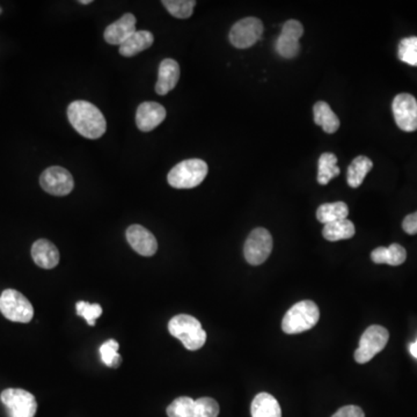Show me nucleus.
Returning a JSON list of instances; mask_svg holds the SVG:
<instances>
[{
  "label": "nucleus",
  "mask_w": 417,
  "mask_h": 417,
  "mask_svg": "<svg viewBox=\"0 0 417 417\" xmlns=\"http://www.w3.org/2000/svg\"><path fill=\"white\" fill-rule=\"evenodd\" d=\"M68 118L74 130L86 139H100L107 130L104 114L91 102L84 100L72 102L68 108Z\"/></svg>",
  "instance_id": "obj_1"
},
{
  "label": "nucleus",
  "mask_w": 417,
  "mask_h": 417,
  "mask_svg": "<svg viewBox=\"0 0 417 417\" xmlns=\"http://www.w3.org/2000/svg\"><path fill=\"white\" fill-rule=\"evenodd\" d=\"M169 333L181 341L190 351L201 349L206 344V333L199 320L188 314H178L169 323Z\"/></svg>",
  "instance_id": "obj_2"
},
{
  "label": "nucleus",
  "mask_w": 417,
  "mask_h": 417,
  "mask_svg": "<svg viewBox=\"0 0 417 417\" xmlns=\"http://www.w3.org/2000/svg\"><path fill=\"white\" fill-rule=\"evenodd\" d=\"M320 311L316 303L303 300L295 304L283 318L282 330L284 333L300 334L312 330L319 321Z\"/></svg>",
  "instance_id": "obj_3"
},
{
  "label": "nucleus",
  "mask_w": 417,
  "mask_h": 417,
  "mask_svg": "<svg viewBox=\"0 0 417 417\" xmlns=\"http://www.w3.org/2000/svg\"><path fill=\"white\" fill-rule=\"evenodd\" d=\"M208 167L201 159H188L171 169L167 181L173 188L192 189L201 185L208 175Z\"/></svg>",
  "instance_id": "obj_4"
},
{
  "label": "nucleus",
  "mask_w": 417,
  "mask_h": 417,
  "mask_svg": "<svg viewBox=\"0 0 417 417\" xmlns=\"http://www.w3.org/2000/svg\"><path fill=\"white\" fill-rule=\"evenodd\" d=\"M0 312L12 323H31L34 309L31 302L17 290L7 289L0 295Z\"/></svg>",
  "instance_id": "obj_5"
},
{
  "label": "nucleus",
  "mask_w": 417,
  "mask_h": 417,
  "mask_svg": "<svg viewBox=\"0 0 417 417\" xmlns=\"http://www.w3.org/2000/svg\"><path fill=\"white\" fill-rule=\"evenodd\" d=\"M388 339L390 334L385 327L378 325L369 327L360 337V347L355 351V360L360 364L370 362L386 347Z\"/></svg>",
  "instance_id": "obj_6"
},
{
  "label": "nucleus",
  "mask_w": 417,
  "mask_h": 417,
  "mask_svg": "<svg viewBox=\"0 0 417 417\" xmlns=\"http://www.w3.org/2000/svg\"><path fill=\"white\" fill-rule=\"evenodd\" d=\"M0 400L6 407L8 417H34L36 414V399L27 390L7 388L0 394Z\"/></svg>",
  "instance_id": "obj_7"
},
{
  "label": "nucleus",
  "mask_w": 417,
  "mask_h": 417,
  "mask_svg": "<svg viewBox=\"0 0 417 417\" xmlns=\"http://www.w3.org/2000/svg\"><path fill=\"white\" fill-rule=\"evenodd\" d=\"M273 250V236L263 227L253 229L246 240L243 247L245 259L252 266H260L266 262Z\"/></svg>",
  "instance_id": "obj_8"
},
{
  "label": "nucleus",
  "mask_w": 417,
  "mask_h": 417,
  "mask_svg": "<svg viewBox=\"0 0 417 417\" xmlns=\"http://www.w3.org/2000/svg\"><path fill=\"white\" fill-rule=\"evenodd\" d=\"M262 21L257 17H245L234 24L229 31V42L238 49H247L262 37Z\"/></svg>",
  "instance_id": "obj_9"
},
{
  "label": "nucleus",
  "mask_w": 417,
  "mask_h": 417,
  "mask_svg": "<svg viewBox=\"0 0 417 417\" xmlns=\"http://www.w3.org/2000/svg\"><path fill=\"white\" fill-rule=\"evenodd\" d=\"M40 185L50 195L66 196L73 190V176L68 169L52 166L41 174Z\"/></svg>",
  "instance_id": "obj_10"
},
{
  "label": "nucleus",
  "mask_w": 417,
  "mask_h": 417,
  "mask_svg": "<svg viewBox=\"0 0 417 417\" xmlns=\"http://www.w3.org/2000/svg\"><path fill=\"white\" fill-rule=\"evenodd\" d=\"M394 120L401 130L413 132L417 130V101L413 95L402 93L394 98L392 104Z\"/></svg>",
  "instance_id": "obj_11"
},
{
  "label": "nucleus",
  "mask_w": 417,
  "mask_h": 417,
  "mask_svg": "<svg viewBox=\"0 0 417 417\" xmlns=\"http://www.w3.org/2000/svg\"><path fill=\"white\" fill-rule=\"evenodd\" d=\"M304 27L299 21H286L282 28V33L277 38L275 49L283 58H295L300 51L299 38L303 36Z\"/></svg>",
  "instance_id": "obj_12"
},
{
  "label": "nucleus",
  "mask_w": 417,
  "mask_h": 417,
  "mask_svg": "<svg viewBox=\"0 0 417 417\" xmlns=\"http://www.w3.org/2000/svg\"><path fill=\"white\" fill-rule=\"evenodd\" d=\"M166 109L158 102H143L137 108L136 123L143 132H152L165 121Z\"/></svg>",
  "instance_id": "obj_13"
},
{
  "label": "nucleus",
  "mask_w": 417,
  "mask_h": 417,
  "mask_svg": "<svg viewBox=\"0 0 417 417\" xmlns=\"http://www.w3.org/2000/svg\"><path fill=\"white\" fill-rule=\"evenodd\" d=\"M127 240L135 252L141 256L155 255L158 250L155 236L144 226L132 225L127 229Z\"/></svg>",
  "instance_id": "obj_14"
},
{
  "label": "nucleus",
  "mask_w": 417,
  "mask_h": 417,
  "mask_svg": "<svg viewBox=\"0 0 417 417\" xmlns=\"http://www.w3.org/2000/svg\"><path fill=\"white\" fill-rule=\"evenodd\" d=\"M135 15L125 13L121 19L109 24L104 31V40L113 45H121L136 31Z\"/></svg>",
  "instance_id": "obj_15"
},
{
  "label": "nucleus",
  "mask_w": 417,
  "mask_h": 417,
  "mask_svg": "<svg viewBox=\"0 0 417 417\" xmlns=\"http://www.w3.org/2000/svg\"><path fill=\"white\" fill-rule=\"evenodd\" d=\"M31 257L35 264L43 269H52L59 263L57 247L47 239H38L33 243Z\"/></svg>",
  "instance_id": "obj_16"
},
{
  "label": "nucleus",
  "mask_w": 417,
  "mask_h": 417,
  "mask_svg": "<svg viewBox=\"0 0 417 417\" xmlns=\"http://www.w3.org/2000/svg\"><path fill=\"white\" fill-rule=\"evenodd\" d=\"M180 79V66L178 62L166 58L159 65L158 81L155 84V92L159 95H166L172 91Z\"/></svg>",
  "instance_id": "obj_17"
},
{
  "label": "nucleus",
  "mask_w": 417,
  "mask_h": 417,
  "mask_svg": "<svg viewBox=\"0 0 417 417\" xmlns=\"http://www.w3.org/2000/svg\"><path fill=\"white\" fill-rule=\"evenodd\" d=\"M407 259V252L399 243H392L390 247H378L371 253V260L376 264L401 266Z\"/></svg>",
  "instance_id": "obj_18"
},
{
  "label": "nucleus",
  "mask_w": 417,
  "mask_h": 417,
  "mask_svg": "<svg viewBox=\"0 0 417 417\" xmlns=\"http://www.w3.org/2000/svg\"><path fill=\"white\" fill-rule=\"evenodd\" d=\"M155 42V36L151 31H136L125 43L120 45V54L125 57H132L141 51L146 50Z\"/></svg>",
  "instance_id": "obj_19"
},
{
  "label": "nucleus",
  "mask_w": 417,
  "mask_h": 417,
  "mask_svg": "<svg viewBox=\"0 0 417 417\" xmlns=\"http://www.w3.org/2000/svg\"><path fill=\"white\" fill-rule=\"evenodd\" d=\"M252 417H282L278 401L269 393H259L250 406Z\"/></svg>",
  "instance_id": "obj_20"
},
{
  "label": "nucleus",
  "mask_w": 417,
  "mask_h": 417,
  "mask_svg": "<svg viewBox=\"0 0 417 417\" xmlns=\"http://www.w3.org/2000/svg\"><path fill=\"white\" fill-rule=\"evenodd\" d=\"M313 114L316 125H320L327 134H334L340 128V120L327 102H316L313 107Z\"/></svg>",
  "instance_id": "obj_21"
},
{
  "label": "nucleus",
  "mask_w": 417,
  "mask_h": 417,
  "mask_svg": "<svg viewBox=\"0 0 417 417\" xmlns=\"http://www.w3.org/2000/svg\"><path fill=\"white\" fill-rule=\"evenodd\" d=\"M355 225L349 219H341L337 222L326 224L323 229V236L328 241L347 240L355 236Z\"/></svg>",
  "instance_id": "obj_22"
},
{
  "label": "nucleus",
  "mask_w": 417,
  "mask_h": 417,
  "mask_svg": "<svg viewBox=\"0 0 417 417\" xmlns=\"http://www.w3.org/2000/svg\"><path fill=\"white\" fill-rule=\"evenodd\" d=\"M372 167L374 162L365 155H360L353 159L348 169V185L351 188H358Z\"/></svg>",
  "instance_id": "obj_23"
},
{
  "label": "nucleus",
  "mask_w": 417,
  "mask_h": 417,
  "mask_svg": "<svg viewBox=\"0 0 417 417\" xmlns=\"http://www.w3.org/2000/svg\"><path fill=\"white\" fill-rule=\"evenodd\" d=\"M348 215L349 208L344 202L325 203L316 210V218L325 225L341 219H347Z\"/></svg>",
  "instance_id": "obj_24"
},
{
  "label": "nucleus",
  "mask_w": 417,
  "mask_h": 417,
  "mask_svg": "<svg viewBox=\"0 0 417 417\" xmlns=\"http://www.w3.org/2000/svg\"><path fill=\"white\" fill-rule=\"evenodd\" d=\"M340 175L337 166V157L334 153H323L318 162V182L320 185H327L332 178Z\"/></svg>",
  "instance_id": "obj_25"
},
{
  "label": "nucleus",
  "mask_w": 417,
  "mask_h": 417,
  "mask_svg": "<svg viewBox=\"0 0 417 417\" xmlns=\"http://www.w3.org/2000/svg\"><path fill=\"white\" fill-rule=\"evenodd\" d=\"M169 417H194L195 416V400L189 397L175 399L167 408Z\"/></svg>",
  "instance_id": "obj_26"
},
{
  "label": "nucleus",
  "mask_w": 417,
  "mask_h": 417,
  "mask_svg": "<svg viewBox=\"0 0 417 417\" xmlns=\"http://www.w3.org/2000/svg\"><path fill=\"white\" fill-rule=\"evenodd\" d=\"M162 5L166 10L178 19H188L192 17V10L195 7L194 0H164Z\"/></svg>",
  "instance_id": "obj_27"
},
{
  "label": "nucleus",
  "mask_w": 417,
  "mask_h": 417,
  "mask_svg": "<svg viewBox=\"0 0 417 417\" xmlns=\"http://www.w3.org/2000/svg\"><path fill=\"white\" fill-rule=\"evenodd\" d=\"M397 56L401 62L411 66H417V37H407L401 40Z\"/></svg>",
  "instance_id": "obj_28"
},
{
  "label": "nucleus",
  "mask_w": 417,
  "mask_h": 417,
  "mask_svg": "<svg viewBox=\"0 0 417 417\" xmlns=\"http://www.w3.org/2000/svg\"><path fill=\"white\" fill-rule=\"evenodd\" d=\"M120 344L115 340H108L100 347V356L102 363L109 367H118L122 362L121 355H118Z\"/></svg>",
  "instance_id": "obj_29"
},
{
  "label": "nucleus",
  "mask_w": 417,
  "mask_h": 417,
  "mask_svg": "<svg viewBox=\"0 0 417 417\" xmlns=\"http://www.w3.org/2000/svg\"><path fill=\"white\" fill-rule=\"evenodd\" d=\"M76 310L79 316H83L90 326H94L99 316H101L102 307L99 304H90L87 302H78Z\"/></svg>",
  "instance_id": "obj_30"
},
{
  "label": "nucleus",
  "mask_w": 417,
  "mask_h": 417,
  "mask_svg": "<svg viewBox=\"0 0 417 417\" xmlns=\"http://www.w3.org/2000/svg\"><path fill=\"white\" fill-rule=\"evenodd\" d=\"M219 414V404L212 397H199L195 400V416L217 417Z\"/></svg>",
  "instance_id": "obj_31"
},
{
  "label": "nucleus",
  "mask_w": 417,
  "mask_h": 417,
  "mask_svg": "<svg viewBox=\"0 0 417 417\" xmlns=\"http://www.w3.org/2000/svg\"><path fill=\"white\" fill-rule=\"evenodd\" d=\"M332 417H365V415H364L362 408L350 404V406L340 408Z\"/></svg>",
  "instance_id": "obj_32"
},
{
  "label": "nucleus",
  "mask_w": 417,
  "mask_h": 417,
  "mask_svg": "<svg viewBox=\"0 0 417 417\" xmlns=\"http://www.w3.org/2000/svg\"><path fill=\"white\" fill-rule=\"evenodd\" d=\"M402 229H404V232L411 234V236L417 234V211L414 212V213H411V215H408L407 217L404 219Z\"/></svg>",
  "instance_id": "obj_33"
},
{
  "label": "nucleus",
  "mask_w": 417,
  "mask_h": 417,
  "mask_svg": "<svg viewBox=\"0 0 417 417\" xmlns=\"http://www.w3.org/2000/svg\"><path fill=\"white\" fill-rule=\"evenodd\" d=\"M409 351H411V356L415 357L417 360V340L409 346Z\"/></svg>",
  "instance_id": "obj_34"
},
{
  "label": "nucleus",
  "mask_w": 417,
  "mask_h": 417,
  "mask_svg": "<svg viewBox=\"0 0 417 417\" xmlns=\"http://www.w3.org/2000/svg\"><path fill=\"white\" fill-rule=\"evenodd\" d=\"M79 3H83V5H88V3H92V0H80Z\"/></svg>",
  "instance_id": "obj_35"
},
{
  "label": "nucleus",
  "mask_w": 417,
  "mask_h": 417,
  "mask_svg": "<svg viewBox=\"0 0 417 417\" xmlns=\"http://www.w3.org/2000/svg\"><path fill=\"white\" fill-rule=\"evenodd\" d=\"M0 14H1V8H0Z\"/></svg>",
  "instance_id": "obj_36"
}]
</instances>
